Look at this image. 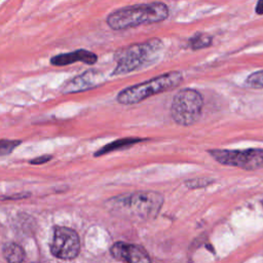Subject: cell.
I'll return each instance as SVG.
<instances>
[{
  "instance_id": "1",
  "label": "cell",
  "mask_w": 263,
  "mask_h": 263,
  "mask_svg": "<svg viewBox=\"0 0 263 263\" xmlns=\"http://www.w3.org/2000/svg\"><path fill=\"white\" fill-rule=\"evenodd\" d=\"M168 16V7L162 2L135 4L119 8L107 16L108 26L116 31L154 24Z\"/></svg>"
},
{
  "instance_id": "2",
  "label": "cell",
  "mask_w": 263,
  "mask_h": 263,
  "mask_svg": "<svg viewBox=\"0 0 263 263\" xmlns=\"http://www.w3.org/2000/svg\"><path fill=\"white\" fill-rule=\"evenodd\" d=\"M163 43L158 38L118 48L114 53L116 66L112 75H122L153 64L159 57Z\"/></svg>"
},
{
  "instance_id": "3",
  "label": "cell",
  "mask_w": 263,
  "mask_h": 263,
  "mask_svg": "<svg viewBox=\"0 0 263 263\" xmlns=\"http://www.w3.org/2000/svg\"><path fill=\"white\" fill-rule=\"evenodd\" d=\"M110 208L132 217L147 220L157 216L163 196L156 191H136L115 196L108 200Z\"/></svg>"
},
{
  "instance_id": "4",
  "label": "cell",
  "mask_w": 263,
  "mask_h": 263,
  "mask_svg": "<svg viewBox=\"0 0 263 263\" xmlns=\"http://www.w3.org/2000/svg\"><path fill=\"white\" fill-rule=\"evenodd\" d=\"M183 79L178 71H172L156 76L144 82L128 86L118 92L116 101L121 105L138 104L152 96L164 92L177 87Z\"/></svg>"
},
{
  "instance_id": "5",
  "label": "cell",
  "mask_w": 263,
  "mask_h": 263,
  "mask_svg": "<svg viewBox=\"0 0 263 263\" xmlns=\"http://www.w3.org/2000/svg\"><path fill=\"white\" fill-rule=\"evenodd\" d=\"M202 107L203 98L198 90L183 88L173 98L171 116L177 124L189 126L199 119Z\"/></svg>"
},
{
  "instance_id": "6",
  "label": "cell",
  "mask_w": 263,
  "mask_h": 263,
  "mask_svg": "<svg viewBox=\"0 0 263 263\" xmlns=\"http://www.w3.org/2000/svg\"><path fill=\"white\" fill-rule=\"evenodd\" d=\"M221 164L239 167L246 171L263 168V149L249 148L243 150L213 149L208 151Z\"/></svg>"
},
{
  "instance_id": "7",
  "label": "cell",
  "mask_w": 263,
  "mask_h": 263,
  "mask_svg": "<svg viewBox=\"0 0 263 263\" xmlns=\"http://www.w3.org/2000/svg\"><path fill=\"white\" fill-rule=\"evenodd\" d=\"M79 237L75 230L64 226L54 227L50 246L54 257L64 260L74 259L79 253Z\"/></svg>"
},
{
  "instance_id": "8",
  "label": "cell",
  "mask_w": 263,
  "mask_h": 263,
  "mask_svg": "<svg viewBox=\"0 0 263 263\" xmlns=\"http://www.w3.org/2000/svg\"><path fill=\"white\" fill-rule=\"evenodd\" d=\"M111 254L127 263H151L147 251L139 245L117 241L112 246Z\"/></svg>"
},
{
  "instance_id": "9",
  "label": "cell",
  "mask_w": 263,
  "mask_h": 263,
  "mask_svg": "<svg viewBox=\"0 0 263 263\" xmlns=\"http://www.w3.org/2000/svg\"><path fill=\"white\" fill-rule=\"evenodd\" d=\"M103 83V74L96 70H87L81 75L67 81L61 88L63 93H73L87 90Z\"/></svg>"
},
{
  "instance_id": "10",
  "label": "cell",
  "mask_w": 263,
  "mask_h": 263,
  "mask_svg": "<svg viewBox=\"0 0 263 263\" xmlns=\"http://www.w3.org/2000/svg\"><path fill=\"white\" fill-rule=\"evenodd\" d=\"M97 61H98V57L95 52L81 48L71 52L57 54L50 59V64L57 67L67 66L76 62L84 63L87 65H93L95 63H97Z\"/></svg>"
},
{
  "instance_id": "11",
  "label": "cell",
  "mask_w": 263,
  "mask_h": 263,
  "mask_svg": "<svg viewBox=\"0 0 263 263\" xmlns=\"http://www.w3.org/2000/svg\"><path fill=\"white\" fill-rule=\"evenodd\" d=\"M142 141H143V139H140V138L119 139V140H116V141H114L112 143H109L106 146L102 147L97 152H95L93 155L96 157H98V156L107 154L109 152H113V151H116V150H121V149H124V148H128V147H130V146H133V145H135L137 143L142 142Z\"/></svg>"
},
{
  "instance_id": "12",
  "label": "cell",
  "mask_w": 263,
  "mask_h": 263,
  "mask_svg": "<svg viewBox=\"0 0 263 263\" xmlns=\"http://www.w3.org/2000/svg\"><path fill=\"white\" fill-rule=\"evenodd\" d=\"M3 255L8 263H22L25 259L23 248L14 242H10L4 247Z\"/></svg>"
},
{
  "instance_id": "13",
  "label": "cell",
  "mask_w": 263,
  "mask_h": 263,
  "mask_svg": "<svg viewBox=\"0 0 263 263\" xmlns=\"http://www.w3.org/2000/svg\"><path fill=\"white\" fill-rule=\"evenodd\" d=\"M212 44H213V37L211 35H209V34L201 33V32L195 33L189 39V46L193 50L205 48V47L211 46Z\"/></svg>"
},
{
  "instance_id": "14",
  "label": "cell",
  "mask_w": 263,
  "mask_h": 263,
  "mask_svg": "<svg viewBox=\"0 0 263 263\" xmlns=\"http://www.w3.org/2000/svg\"><path fill=\"white\" fill-rule=\"evenodd\" d=\"M213 183H214V180L212 178L199 177V178L186 180L185 181V186L189 189H199V188L208 187L209 185H211Z\"/></svg>"
},
{
  "instance_id": "15",
  "label": "cell",
  "mask_w": 263,
  "mask_h": 263,
  "mask_svg": "<svg viewBox=\"0 0 263 263\" xmlns=\"http://www.w3.org/2000/svg\"><path fill=\"white\" fill-rule=\"evenodd\" d=\"M246 84L251 88H263V70L251 73L246 79Z\"/></svg>"
},
{
  "instance_id": "16",
  "label": "cell",
  "mask_w": 263,
  "mask_h": 263,
  "mask_svg": "<svg viewBox=\"0 0 263 263\" xmlns=\"http://www.w3.org/2000/svg\"><path fill=\"white\" fill-rule=\"evenodd\" d=\"M21 143L20 140H0V156L10 154Z\"/></svg>"
},
{
  "instance_id": "17",
  "label": "cell",
  "mask_w": 263,
  "mask_h": 263,
  "mask_svg": "<svg viewBox=\"0 0 263 263\" xmlns=\"http://www.w3.org/2000/svg\"><path fill=\"white\" fill-rule=\"evenodd\" d=\"M51 158H52L51 155H41V156L31 159L30 163L31 164H42V163H45V162L51 160Z\"/></svg>"
},
{
  "instance_id": "18",
  "label": "cell",
  "mask_w": 263,
  "mask_h": 263,
  "mask_svg": "<svg viewBox=\"0 0 263 263\" xmlns=\"http://www.w3.org/2000/svg\"><path fill=\"white\" fill-rule=\"evenodd\" d=\"M30 193H18V194H13V195H8V196H0L1 200H8V199H20V198H27L30 196Z\"/></svg>"
},
{
  "instance_id": "19",
  "label": "cell",
  "mask_w": 263,
  "mask_h": 263,
  "mask_svg": "<svg viewBox=\"0 0 263 263\" xmlns=\"http://www.w3.org/2000/svg\"><path fill=\"white\" fill-rule=\"evenodd\" d=\"M255 10H256L257 14H263V0L257 2Z\"/></svg>"
}]
</instances>
